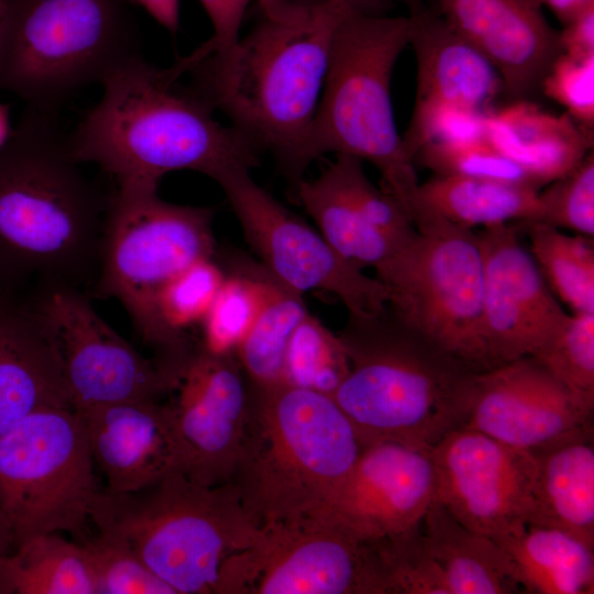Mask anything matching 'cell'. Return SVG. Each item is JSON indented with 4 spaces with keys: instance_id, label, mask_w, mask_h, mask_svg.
I'll return each instance as SVG.
<instances>
[{
    "instance_id": "obj_39",
    "label": "cell",
    "mask_w": 594,
    "mask_h": 594,
    "mask_svg": "<svg viewBox=\"0 0 594 594\" xmlns=\"http://www.w3.org/2000/svg\"><path fill=\"white\" fill-rule=\"evenodd\" d=\"M575 234L594 235V154L539 191L538 220Z\"/></svg>"
},
{
    "instance_id": "obj_49",
    "label": "cell",
    "mask_w": 594,
    "mask_h": 594,
    "mask_svg": "<svg viewBox=\"0 0 594 594\" xmlns=\"http://www.w3.org/2000/svg\"><path fill=\"white\" fill-rule=\"evenodd\" d=\"M4 13V0H0V22Z\"/></svg>"
},
{
    "instance_id": "obj_18",
    "label": "cell",
    "mask_w": 594,
    "mask_h": 594,
    "mask_svg": "<svg viewBox=\"0 0 594 594\" xmlns=\"http://www.w3.org/2000/svg\"><path fill=\"white\" fill-rule=\"evenodd\" d=\"M172 413L180 473L216 486L231 480L248 411L249 385L235 354L198 348L187 364Z\"/></svg>"
},
{
    "instance_id": "obj_21",
    "label": "cell",
    "mask_w": 594,
    "mask_h": 594,
    "mask_svg": "<svg viewBox=\"0 0 594 594\" xmlns=\"http://www.w3.org/2000/svg\"><path fill=\"white\" fill-rule=\"evenodd\" d=\"M81 414L95 464L113 492H133L180 473V455L168 404L129 400Z\"/></svg>"
},
{
    "instance_id": "obj_19",
    "label": "cell",
    "mask_w": 594,
    "mask_h": 594,
    "mask_svg": "<svg viewBox=\"0 0 594 594\" xmlns=\"http://www.w3.org/2000/svg\"><path fill=\"white\" fill-rule=\"evenodd\" d=\"M476 235L484 263V337L493 369L532 356L568 314L510 223L482 228Z\"/></svg>"
},
{
    "instance_id": "obj_36",
    "label": "cell",
    "mask_w": 594,
    "mask_h": 594,
    "mask_svg": "<svg viewBox=\"0 0 594 594\" xmlns=\"http://www.w3.org/2000/svg\"><path fill=\"white\" fill-rule=\"evenodd\" d=\"M532 358L576 397L594 406V314H568Z\"/></svg>"
},
{
    "instance_id": "obj_23",
    "label": "cell",
    "mask_w": 594,
    "mask_h": 594,
    "mask_svg": "<svg viewBox=\"0 0 594 594\" xmlns=\"http://www.w3.org/2000/svg\"><path fill=\"white\" fill-rule=\"evenodd\" d=\"M406 2L409 45L417 62L415 102H444L485 112L503 88L497 70L443 16L430 12L420 0Z\"/></svg>"
},
{
    "instance_id": "obj_44",
    "label": "cell",
    "mask_w": 594,
    "mask_h": 594,
    "mask_svg": "<svg viewBox=\"0 0 594 594\" xmlns=\"http://www.w3.org/2000/svg\"><path fill=\"white\" fill-rule=\"evenodd\" d=\"M170 33L179 28V0H131Z\"/></svg>"
},
{
    "instance_id": "obj_2",
    "label": "cell",
    "mask_w": 594,
    "mask_h": 594,
    "mask_svg": "<svg viewBox=\"0 0 594 594\" xmlns=\"http://www.w3.org/2000/svg\"><path fill=\"white\" fill-rule=\"evenodd\" d=\"M182 76L176 63L158 68L140 53L116 67L100 84L98 103L69 134L75 157L98 165L117 184L158 185L185 169L218 183L234 169L257 166L262 152L216 120Z\"/></svg>"
},
{
    "instance_id": "obj_35",
    "label": "cell",
    "mask_w": 594,
    "mask_h": 594,
    "mask_svg": "<svg viewBox=\"0 0 594 594\" xmlns=\"http://www.w3.org/2000/svg\"><path fill=\"white\" fill-rule=\"evenodd\" d=\"M421 522L372 540L385 594H450L441 569L426 549Z\"/></svg>"
},
{
    "instance_id": "obj_11",
    "label": "cell",
    "mask_w": 594,
    "mask_h": 594,
    "mask_svg": "<svg viewBox=\"0 0 594 594\" xmlns=\"http://www.w3.org/2000/svg\"><path fill=\"white\" fill-rule=\"evenodd\" d=\"M86 425L74 408L35 410L0 436V513L14 538L84 536L100 488Z\"/></svg>"
},
{
    "instance_id": "obj_7",
    "label": "cell",
    "mask_w": 594,
    "mask_h": 594,
    "mask_svg": "<svg viewBox=\"0 0 594 594\" xmlns=\"http://www.w3.org/2000/svg\"><path fill=\"white\" fill-rule=\"evenodd\" d=\"M409 38L408 15H382L360 6L343 19L312 123L311 152L315 161L331 153L370 162L383 189L411 218L420 184L391 99L392 74Z\"/></svg>"
},
{
    "instance_id": "obj_48",
    "label": "cell",
    "mask_w": 594,
    "mask_h": 594,
    "mask_svg": "<svg viewBox=\"0 0 594 594\" xmlns=\"http://www.w3.org/2000/svg\"><path fill=\"white\" fill-rule=\"evenodd\" d=\"M13 289V286L9 283V280L4 277L0 270V293Z\"/></svg>"
},
{
    "instance_id": "obj_16",
    "label": "cell",
    "mask_w": 594,
    "mask_h": 594,
    "mask_svg": "<svg viewBox=\"0 0 594 594\" xmlns=\"http://www.w3.org/2000/svg\"><path fill=\"white\" fill-rule=\"evenodd\" d=\"M593 409L532 356L472 376L462 428L537 453L593 436Z\"/></svg>"
},
{
    "instance_id": "obj_14",
    "label": "cell",
    "mask_w": 594,
    "mask_h": 594,
    "mask_svg": "<svg viewBox=\"0 0 594 594\" xmlns=\"http://www.w3.org/2000/svg\"><path fill=\"white\" fill-rule=\"evenodd\" d=\"M53 345L75 410L129 400H157L174 385L92 308L82 290L38 284L25 299Z\"/></svg>"
},
{
    "instance_id": "obj_10",
    "label": "cell",
    "mask_w": 594,
    "mask_h": 594,
    "mask_svg": "<svg viewBox=\"0 0 594 594\" xmlns=\"http://www.w3.org/2000/svg\"><path fill=\"white\" fill-rule=\"evenodd\" d=\"M157 187L123 183L109 195L91 292L120 301L145 344L160 288L216 254L215 209L165 201Z\"/></svg>"
},
{
    "instance_id": "obj_20",
    "label": "cell",
    "mask_w": 594,
    "mask_h": 594,
    "mask_svg": "<svg viewBox=\"0 0 594 594\" xmlns=\"http://www.w3.org/2000/svg\"><path fill=\"white\" fill-rule=\"evenodd\" d=\"M438 1L442 16L491 62L510 96L540 87L561 53L559 35L530 0Z\"/></svg>"
},
{
    "instance_id": "obj_40",
    "label": "cell",
    "mask_w": 594,
    "mask_h": 594,
    "mask_svg": "<svg viewBox=\"0 0 594 594\" xmlns=\"http://www.w3.org/2000/svg\"><path fill=\"white\" fill-rule=\"evenodd\" d=\"M402 138L413 161L428 144L485 141V112L444 102H415L410 124Z\"/></svg>"
},
{
    "instance_id": "obj_47",
    "label": "cell",
    "mask_w": 594,
    "mask_h": 594,
    "mask_svg": "<svg viewBox=\"0 0 594 594\" xmlns=\"http://www.w3.org/2000/svg\"><path fill=\"white\" fill-rule=\"evenodd\" d=\"M12 127L10 124V110L9 106L0 102V148L8 141Z\"/></svg>"
},
{
    "instance_id": "obj_27",
    "label": "cell",
    "mask_w": 594,
    "mask_h": 594,
    "mask_svg": "<svg viewBox=\"0 0 594 594\" xmlns=\"http://www.w3.org/2000/svg\"><path fill=\"white\" fill-rule=\"evenodd\" d=\"M495 541L507 553L524 593H594V544L581 537L528 522Z\"/></svg>"
},
{
    "instance_id": "obj_32",
    "label": "cell",
    "mask_w": 594,
    "mask_h": 594,
    "mask_svg": "<svg viewBox=\"0 0 594 594\" xmlns=\"http://www.w3.org/2000/svg\"><path fill=\"white\" fill-rule=\"evenodd\" d=\"M530 254L549 288L572 314H594V246L592 238L562 232L551 224L525 223Z\"/></svg>"
},
{
    "instance_id": "obj_24",
    "label": "cell",
    "mask_w": 594,
    "mask_h": 594,
    "mask_svg": "<svg viewBox=\"0 0 594 594\" xmlns=\"http://www.w3.org/2000/svg\"><path fill=\"white\" fill-rule=\"evenodd\" d=\"M486 140L540 188L564 176L593 151V131L568 113L556 116L518 100L485 112Z\"/></svg>"
},
{
    "instance_id": "obj_15",
    "label": "cell",
    "mask_w": 594,
    "mask_h": 594,
    "mask_svg": "<svg viewBox=\"0 0 594 594\" xmlns=\"http://www.w3.org/2000/svg\"><path fill=\"white\" fill-rule=\"evenodd\" d=\"M436 499L463 526L496 540L531 521L537 458L459 428L431 448Z\"/></svg>"
},
{
    "instance_id": "obj_28",
    "label": "cell",
    "mask_w": 594,
    "mask_h": 594,
    "mask_svg": "<svg viewBox=\"0 0 594 594\" xmlns=\"http://www.w3.org/2000/svg\"><path fill=\"white\" fill-rule=\"evenodd\" d=\"M292 189L320 234L350 262L376 271L400 249L362 215L334 161L318 176L302 178Z\"/></svg>"
},
{
    "instance_id": "obj_33",
    "label": "cell",
    "mask_w": 594,
    "mask_h": 594,
    "mask_svg": "<svg viewBox=\"0 0 594 594\" xmlns=\"http://www.w3.org/2000/svg\"><path fill=\"white\" fill-rule=\"evenodd\" d=\"M302 296L274 277L262 312L235 352L249 385L262 387L283 383L289 339L309 312Z\"/></svg>"
},
{
    "instance_id": "obj_41",
    "label": "cell",
    "mask_w": 594,
    "mask_h": 594,
    "mask_svg": "<svg viewBox=\"0 0 594 594\" xmlns=\"http://www.w3.org/2000/svg\"><path fill=\"white\" fill-rule=\"evenodd\" d=\"M543 94L563 106L581 127L594 130V54L560 53L541 80Z\"/></svg>"
},
{
    "instance_id": "obj_9",
    "label": "cell",
    "mask_w": 594,
    "mask_h": 594,
    "mask_svg": "<svg viewBox=\"0 0 594 594\" xmlns=\"http://www.w3.org/2000/svg\"><path fill=\"white\" fill-rule=\"evenodd\" d=\"M416 234L376 270L408 329L475 371L492 369L484 337V263L476 232L417 205Z\"/></svg>"
},
{
    "instance_id": "obj_22",
    "label": "cell",
    "mask_w": 594,
    "mask_h": 594,
    "mask_svg": "<svg viewBox=\"0 0 594 594\" xmlns=\"http://www.w3.org/2000/svg\"><path fill=\"white\" fill-rule=\"evenodd\" d=\"M45 407L74 408L59 359L26 300L0 293V436Z\"/></svg>"
},
{
    "instance_id": "obj_12",
    "label": "cell",
    "mask_w": 594,
    "mask_h": 594,
    "mask_svg": "<svg viewBox=\"0 0 594 594\" xmlns=\"http://www.w3.org/2000/svg\"><path fill=\"white\" fill-rule=\"evenodd\" d=\"M215 594H385L373 542L311 515L260 526Z\"/></svg>"
},
{
    "instance_id": "obj_30",
    "label": "cell",
    "mask_w": 594,
    "mask_h": 594,
    "mask_svg": "<svg viewBox=\"0 0 594 594\" xmlns=\"http://www.w3.org/2000/svg\"><path fill=\"white\" fill-rule=\"evenodd\" d=\"M0 594H96L82 543L59 532L20 543L0 560Z\"/></svg>"
},
{
    "instance_id": "obj_34",
    "label": "cell",
    "mask_w": 594,
    "mask_h": 594,
    "mask_svg": "<svg viewBox=\"0 0 594 594\" xmlns=\"http://www.w3.org/2000/svg\"><path fill=\"white\" fill-rule=\"evenodd\" d=\"M349 369V359L338 333L308 312L289 339L283 383L332 396Z\"/></svg>"
},
{
    "instance_id": "obj_1",
    "label": "cell",
    "mask_w": 594,
    "mask_h": 594,
    "mask_svg": "<svg viewBox=\"0 0 594 594\" xmlns=\"http://www.w3.org/2000/svg\"><path fill=\"white\" fill-rule=\"evenodd\" d=\"M230 45L178 59L189 87L262 153L292 188L315 161L311 130L336 33L363 0H254Z\"/></svg>"
},
{
    "instance_id": "obj_17",
    "label": "cell",
    "mask_w": 594,
    "mask_h": 594,
    "mask_svg": "<svg viewBox=\"0 0 594 594\" xmlns=\"http://www.w3.org/2000/svg\"><path fill=\"white\" fill-rule=\"evenodd\" d=\"M431 449L394 441L364 446L345 479L308 515L363 540L419 525L436 499Z\"/></svg>"
},
{
    "instance_id": "obj_45",
    "label": "cell",
    "mask_w": 594,
    "mask_h": 594,
    "mask_svg": "<svg viewBox=\"0 0 594 594\" xmlns=\"http://www.w3.org/2000/svg\"><path fill=\"white\" fill-rule=\"evenodd\" d=\"M542 2L563 23H568L587 7L594 4V0H542Z\"/></svg>"
},
{
    "instance_id": "obj_50",
    "label": "cell",
    "mask_w": 594,
    "mask_h": 594,
    "mask_svg": "<svg viewBox=\"0 0 594 594\" xmlns=\"http://www.w3.org/2000/svg\"><path fill=\"white\" fill-rule=\"evenodd\" d=\"M363 1H365V2L369 3V4H372V2H373L374 0H363Z\"/></svg>"
},
{
    "instance_id": "obj_26",
    "label": "cell",
    "mask_w": 594,
    "mask_h": 594,
    "mask_svg": "<svg viewBox=\"0 0 594 594\" xmlns=\"http://www.w3.org/2000/svg\"><path fill=\"white\" fill-rule=\"evenodd\" d=\"M530 522L568 530L594 544V447L580 437L535 453Z\"/></svg>"
},
{
    "instance_id": "obj_37",
    "label": "cell",
    "mask_w": 594,
    "mask_h": 594,
    "mask_svg": "<svg viewBox=\"0 0 594 594\" xmlns=\"http://www.w3.org/2000/svg\"><path fill=\"white\" fill-rule=\"evenodd\" d=\"M96 594H176L121 540L99 534L82 542Z\"/></svg>"
},
{
    "instance_id": "obj_42",
    "label": "cell",
    "mask_w": 594,
    "mask_h": 594,
    "mask_svg": "<svg viewBox=\"0 0 594 594\" xmlns=\"http://www.w3.org/2000/svg\"><path fill=\"white\" fill-rule=\"evenodd\" d=\"M211 24L212 35L193 51L196 56L232 44L242 32L245 15L254 0H199Z\"/></svg>"
},
{
    "instance_id": "obj_3",
    "label": "cell",
    "mask_w": 594,
    "mask_h": 594,
    "mask_svg": "<svg viewBox=\"0 0 594 594\" xmlns=\"http://www.w3.org/2000/svg\"><path fill=\"white\" fill-rule=\"evenodd\" d=\"M54 113L29 107L0 148V270L94 287L109 195L82 173Z\"/></svg>"
},
{
    "instance_id": "obj_38",
    "label": "cell",
    "mask_w": 594,
    "mask_h": 594,
    "mask_svg": "<svg viewBox=\"0 0 594 594\" xmlns=\"http://www.w3.org/2000/svg\"><path fill=\"white\" fill-rule=\"evenodd\" d=\"M436 175L485 178L540 189L530 176L486 140L461 144H428L415 155Z\"/></svg>"
},
{
    "instance_id": "obj_46",
    "label": "cell",
    "mask_w": 594,
    "mask_h": 594,
    "mask_svg": "<svg viewBox=\"0 0 594 594\" xmlns=\"http://www.w3.org/2000/svg\"><path fill=\"white\" fill-rule=\"evenodd\" d=\"M14 550V538L10 526L0 513V560Z\"/></svg>"
},
{
    "instance_id": "obj_13",
    "label": "cell",
    "mask_w": 594,
    "mask_h": 594,
    "mask_svg": "<svg viewBox=\"0 0 594 594\" xmlns=\"http://www.w3.org/2000/svg\"><path fill=\"white\" fill-rule=\"evenodd\" d=\"M258 262L287 288L304 295H334L351 316H369L387 306L378 278L340 255L320 234L261 187L251 170L239 168L218 183Z\"/></svg>"
},
{
    "instance_id": "obj_5",
    "label": "cell",
    "mask_w": 594,
    "mask_h": 594,
    "mask_svg": "<svg viewBox=\"0 0 594 594\" xmlns=\"http://www.w3.org/2000/svg\"><path fill=\"white\" fill-rule=\"evenodd\" d=\"M363 448L332 396L286 383L249 385L229 482L256 525L298 518L329 497Z\"/></svg>"
},
{
    "instance_id": "obj_31",
    "label": "cell",
    "mask_w": 594,
    "mask_h": 594,
    "mask_svg": "<svg viewBox=\"0 0 594 594\" xmlns=\"http://www.w3.org/2000/svg\"><path fill=\"white\" fill-rule=\"evenodd\" d=\"M224 278L201 321L198 348L235 354L262 312L274 277L258 262L240 254L223 260Z\"/></svg>"
},
{
    "instance_id": "obj_8",
    "label": "cell",
    "mask_w": 594,
    "mask_h": 594,
    "mask_svg": "<svg viewBox=\"0 0 594 594\" xmlns=\"http://www.w3.org/2000/svg\"><path fill=\"white\" fill-rule=\"evenodd\" d=\"M131 0H4L0 89L54 113L139 54Z\"/></svg>"
},
{
    "instance_id": "obj_25",
    "label": "cell",
    "mask_w": 594,
    "mask_h": 594,
    "mask_svg": "<svg viewBox=\"0 0 594 594\" xmlns=\"http://www.w3.org/2000/svg\"><path fill=\"white\" fill-rule=\"evenodd\" d=\"M421 526L426 549L441 569L450 594L524 593L504 549L463 526L439 501L429 507Z\"/></svg>"
},
{
    "instance_id": "obj_4",
    "label": "cell",
    "mask_w": 594,
    "mask_h": 594,
    "mask_svg": "<svg viewBox=\"0 0 594 594\" xmlns=\"http://www.w3.org/2000/svg\"><path fill=\"white\" fill-rule=\"evenodd\" d=\"M349 373L332 394L363 446L432 448L462 428L472 367L404 326L386 308L351 316L338 332Z\"/></svg>"
},
{
    "instance_id": "obj_6",
    "label": "cell",
    "mask_w": 594,
    "mask_h": 594,
    "mask_svg": "<svg viewBox=\"0 0 594 594\" xmlns=\"http://www.w3.org/2000/svg\"><path fill=\"white\" fill-rule=\"evenodd\" d=\"M89 519L176 594H215L223 564L260 531L231 482L207 486L179 472L133 492L99 488Z\"/></svg>"
},
{
    "instance_id": "obj_43",
    "label": "cell",
    "mask_w": 594,
    "mask_h": 594,
    "mask_svg": "<svg viewBox=\"0 0 594 594\" xmlns=\"http://www.w3.org/2000/svg\"><path fill=\"white\" fill-rule=\"evenodd\" d=\"M558 35L561 53L571 56L594 54V4L565 23Z\"/></svg>"
},
{
    "instance_id": "obj_29",
    "label": "cell",
    "mask_w": 594,
    "mask_h": 594,
    "mask_svg": "<svg viewBox=\"0 0 594 594\" xmlns=\"http://www.w3.org/2000/svg\"><path fill=\"white\" fill-rule=\"evenodd\" d=\"M443 219L472 229L532 222L539 217V189L506 182L436 175L419 185L418 204Z\"/></svg>"
}]
</instances>
